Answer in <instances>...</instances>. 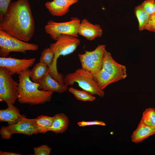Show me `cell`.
Masks as SVG:
<instances>
[{
	"instance_id": "obj_11",
	"label": "cell",
	"mask_w": 155,
	"mask_h": 155,
	"mask_svg": "<svg viewBox=\"0 0 155 155\" xmlns=\"http://www.w3.org/2000/svg\"><path fill=\"white\" fill-rule=\"evenodd\" d=\"M102 30L98 24H94L90 23L86 18L83 19L80 24L78 34L91 41L101 36Z\"/></svg>"
},
{
	"instance_id": "obj_14",
	"label": "cell",
	"mask_w": 155,
	"mask_h": 155,
	"mask_svg": "<svg viewBox=\"0 0 155 155\" xmlns=\"http://www.w3.org/2000/svg\"><path fill=\"white\" fill-rule=\"evenodd\" d=\"M155 134V127L146 125L140 122L131 136V141L135 144L141 143Z\"/></svg>"
},
{
	"instance_id": "obj_26",
	"label": "cell",
	"mask_w": 155,
	"mask_h": 155,
	"mask_svg": "<svg viewBox=\"0 0 155 155\" xmlns=\"http://www.w3.org/2000/svg\"><path fill=\"white\" fill-rule=\"evenodd\" d=\"M141 5L149 15L155 12V1L154 0H146L144 1Z\"/></svg>"
},
{
	"instance_id": "obj_10",
	"label": "cell",
	"mask_w": 155,
	"mask_h": 155,
	"mask_svg": "<svg viewBox=\"0 0 155 155\" xmlns=\"http://www.w3.org/2000/svg\"><path fill=\"white\" fill-rule=\"evenodd\" d=\"M4 35L5 57H7L10 52H20L26 54L27 51H36L38 49V46L37 44L20 40L10 36L5 32Z\"/></svg>"
},
{
	"instance_id": "obj_15",
	"label": "cell",
	"mask_w": 155,
	"mask_h": 155,
	"mask_svg": "<svg viewBox=\"0 0 155 155\" xmlns=\"http://www.w3.org/2000/svg\"><path fill=\"white\" fill-rule=\"evenodd\" d=\"M7 106L6 109L0 110V121L7 122L10 125L17 121L22 115L19 109L13 104Z\"/></svg>"
},
{
	"instance_id": "obj_6",
	"label": "cell",
	"mask_w": 155,
	"mask_h": 155,
	"mask_svg": "<svg viewBox=\"0 0 155 155\" xmlns=\"http://www.w3.org/2000/svg\"><path fill=\"white\" fill-rule=\"evenodd\" d=\"M10 72L0 67V100L7 105L13 104L18 98V83L12 77Z\"/></svg>"
},
{
	"instance_id": "obj_7",
	"label": "cell",
	"mask_w": 155,
	"mask_h": 155,
	"mask_svg": "<svg viewBox=\"0 0 155 155\" xmlns=\"http://www.w3.org/2000/svg\"><path fill=\"white\" fill-rule=\"evenodd\" d=\"M80 22L77 17L71 18L70 21L63 22H58L50 20L45 26V31L55 40L61 34H69L77 37Z\"/></svg>"
},
{
	"instance_id": "obj_18",
	"label": "cell",
	"mask_w": 155,
	"mask_h": 155,
	"mask_svg": "<svg viewBox=\"0 0 155 155\" xmlns=\"http://www.w3.org/2000/svg\"><path fill=\"white\" fill-rule=\"evenodd\" d=\"M49 67L40 62L36 63L30 70V76L32 81L39 83L44 76L49 73Z\"/></svg>"
},
{
	"instance_id": "obj_4",
	"label": "cell",
	"mask_w": 155,
	"mask_h": 155,
	"mask_svg": "<svg viewBox=\"0 0 155 155\" xmlns=\"http://www.w3.org/2000/svg\"><path fill=\"white\" fill-rule=\"evenodd\" d=\"M63 81L68 86L73 85L74 83L77 82L80 87L92 96L96 94L101 97L104 96V91L99 87L93 75L82 68L66 75Z\"/></svg>"
},
{
	"instance_id": "obj_16",
	"label": "cell",
	"mask_w": 155,
	"mask_h": 155,
	"mask_svg": "<svg viewBox=\"0 0 155 155\" xmlns=\"http://www.w3.org/2000/svg\"><path fill=\"white\" fill-rule=\"evenodd\" d=\"M52 125L49 129L56 133H62L68 128L69 120L67 116L63 113H58L53 117Z\"/></svg>"
},
{
	"instance_id": "obj_12",
	"label": "cell",
	"mask_w": 155,
	"mask_h": 155,
	"mask_svg": "<svg viewBox=\"0 0 155 155\" xmlns=\"http://www.w3.org/2000/svg\"><path fill=\"white\" fill-rule=\"evenodd\" d=\"M78 0H53L47 2L45 5L51 15L60 16L68 12L70 6L77 3Z\"/></svg>"
},
{
	"instance_id": "obj_13",
	"label": "cell",
	"mask_w": 155,
	"mask_h": 155,
	"mask_svg": "<svg viewBox=\"0 0 155 155\" xmlns=\"http://www.w3.org/2000/svg\"><path fill=\"white\" fill-rule=\"evenodd\" d=\"M39 89L45 91L62 94L68 89V85L61 84L54 79L48 73L39 83Z\"/></svg>"
},
{
	"instance_id": "obj_9",
	"label": "cell",
	"mask_w": 155,
	"mask_h": 155,
	"mask_svg": "<svg viewBox=\"0 0 155 155\" xmlns=\"http://www.w3.org/2000/svg\"><path fill=\"white\" fill-rule=\"evenodd\" d=\"M102 68L112 77L115 82L125 79L127 76L125 67L116 62L110 53L106 50Z\"/></svg>"
},
{
	"instance_id": "obj_31",
	"label": "cell",
	"mask_w": 155,
	"mask_h": 155,
	"mask_svg": "<svg viewBox=\"0 0 155 155\" xmlns=\"http://www.w3.org/2000/svg\"><path fill=\"white\" fill-rule=\"evenodd\" d=\"M0 155H21L22 154L16 153L0 151Z\"/></svg>"
},
{
	"instance_id": "obj_21",
	"label": "cell",
	"mask_w": 155,
	"mask_h": 155,
	"mask_svg": "<svg viewBox=\"0 0 155 155\" xmlns=\"http://www.w3.org/2000/svg\"><path fill=\"white\" fill-rule=\"evenodd\" d=\"M93 77L99 87L103 90L109 84L115 83L112 77L102 68Z\"/></svg>"
},
{
	"instance_id": "obj_27",
	"label": "cell",
	"mask_w": 155,
	"mask_h": 155,
	"mask_svg": "<svg viewBox=\"0 0 155 155\" xmlns=\"http://www.w3.org/2000/svg\"><path fill=\"white\" fill-rule=\"evenodd\" d=\"M11 0H0V21L7 13Z\"/></svg>"
},
{
	"instance_id": "obj_5",
	"label": "cell",
	"mask_w": 155,
	"mask_h": 155,
	"mask_svg": "<svg viewBox=\"0 0 155 155\" xmlns=\"http://www.w3.org/2000/svg\"><path fill=\"white\" fill-rule=\"evenodd\" d=\"M39 133L35 124L34 119H29L24 115L17 121L7 126H2L0 134L3 139L9 140L14 133H21L30 136Z\"/></svg>"
},
{
	"instance_id": "obj_28",
	"label": "cell",
	"mask_w": 155,
	"mask_h": 155,
	"mask_svg": "<svg viewBox=\"0 0 155 155\" xmlns=\"http://www.w3.org/2000/svg\"><path fill=\"white\" fill-rule=\"evenodd\" d=\"M51 148L45 145H42L39 146L34 148V155H49Z\"/></svg>"
},
{
	"instance_id": "obj_25",
	"label": "cell",
	"mask_w": 155,
	"mask_h": 155,
	"mask_svg": "<svg viewBox=\"0 0 155 155\" xmlns=\"http://www.w3.org/2000/svg\"><path fill=\"white\" fill-rule=\"evenodd\" d=\"M69 92L73 94L78 100L83 101L94 100L96 98L85 90H80L72 87L69 89Z\"/></svg>"
},
{
	"instance_id": "obj_22",
	"label": "cell",
	"mask_w": 155,
	"mask_h": 155,
	"mask_svg": "<svg viewBox=\"0 0 155 155\" xmlns=\"http://www.w3.org/2000/svg\"><path fill=\"white\" fill-rule=\"evenodd\" d=\"M105 45H98L94 50L90 51L92 60L98 66L102 69Z\"/></svg>"
},
{
	"instance_id": "obj_24",
	"label": "cell",
	"mask_w": 155,
	"mask_h": 155,
	"mask_svg": "<svg viewBox=\"0 0 155 155\" xmlns=\"http://www.w3.org/2000/svg\"><path fill=\"white\" fill-rule=\"evenodd\" d=\"M55 54L51 47L44 49L41 53L39 61L46 65L49 68V70L52 67L54 61Z\"/></svg>"
},
{
	"instance_id": "obj_19",
	"label": "cell",
	"mask_w": 155,
	"mask_h": 155,
	"mask_svg": "<svg viewBox=\"0 0 155 155\" xmlns=\"http://www.w3.org/2000/svg\"><path fill=\"white\" fill-rule=\"evenodd\" d=\"M54 120L53 117L40 115L34 119V121L38 133H45L49 131L52 126Z\"/></svg>"
},
{
	"instance_id": "obj_2",
	"label": "cell",
	"mask_w": 155,
	"mask_h": 155,
	"mask_svg": "<svg viewBox=\"0 0 155 155\" xmlns=\"http://www.w3.org/2000/svg\"><path fill=\"white\" fill-rule=\"evenodd\" d=\"M30 70L28 69L18 75V101L21 104L32 105L44 104L50 101L53 92L39 89V84L30 80Z\"/></svg>"
},
{
	"instance_id": "obj_17",
	"label": "cell",
	"mask_w": 155,
	"mask_h": 155,
	"mask_svg": "<svg viewBox=\"0 0 155 155\" xmlns=\"http://www.w3.org/2000/svg\"><path fill=\"white\" fill-rule=\"evenodd\" d=\"M78 57L82 68L91 73L93 76L102 69L92 60L90 51H86L84 53L79 54Z\"/></svg>"
},
{
	"instance_id": "obj_23",
	"label": "cell",
	"mask_w": 155,
	"mask_h": 155,
	"mask_svg": "<svg viewBox=\"0 0 155 155\" xmlns=\"http://www.w3.org/2000/svg\"><path fill=\"white\" fill-rule=\"evenodd\" d=\"M140 122L148 126L155 127V109H146L143 112Z\"/></svg>"
},
{
	"instance_id": "obj_3",
	"label": "cell",
	"mask_w": 155,
	"mask_h": 155,
	"mask_svg": "<svg viewBox=\"0 0 155 155\" xmlns=\"http://www.w3.org/2000/svg\"><path fill=\"white\" fill-rule=\"evenodd\" d=\"M56 42L50 44V47L55 54L53 65L49 73L55 80L63 84L62 74L59 73L57 68V61L61 55L65 56L73 53L80 44V40L77 37L67 34H61L57 38Z\"/></svg>"
},
{
	"instance_id": "obj_32",
	"label": "cell",
	"mask_w": 155,
	"mask_h": 155,
	"mask_svg": "<svg viewBox=\"0 0 155 155\" xmlns=\"http://www.w3.org/2000/svg\"><path fill=\"white\" fill-rule=\"evenodd\" d=\"M67 0V1H71V0Z\"/></svg>"
},
{
	"instance_id": "obj_20",
	"label": "cell",
	"mask_w": 155,
	"mask_h": 155,
	"mask_svg": "<svg viewBox=\"0 0 155 155\" xmlns=\"http://www.w3.org/2000/svg\"><path fill=\"white\" fill-rule=\"evenodd\" d=\"M134 12L138 22L139 30L146 29L150 15L146 11L141 5L135 7Z\"/></svg>"
},
{
	"instance_id": "obj_29",
	"label": "cell",
	"mask_w": 155,
	"mask_h": 155,
	"mask_svg": "<svg viewBox=\"0 0 155 155\" xmlns=\"http://www.w3.org/2000/svg\"><path fill=\"white\" fill-rule=\"evenodd\" d=\"M77 124L80 127L92 125H100L103 126L106 125V124L103 122L96 120L88 121H82L78 122Z\"/></svg>"
},
{
	"instance_id": "obj_8",
	"label": "cell",
	"mask_w": 155,
	"mask_h": 155,
	"mask_svg": "<svg viewBox=\"0 0 155 155\" xmlns=\"http://www.w3.org/2000/svg\"><path fill=\"white\" fill-rule=\"evenodd\" d=\"M35 58L18 59L11 57H0V67L4 68L11 75L19 74L22 71L31 67L35 61Z\"/></svg>"
},
{
	"instance_id": "obj_1",
	"label": "cell",
	"mask_w": 155,
	"mask_h": 155,
	"mask_svg": "<svg viewBox=\"0 0 155 155\" xmlns=\"http://www.w3.org/2000/svg\"><path fill=\"white\" fill-rule=\"evenodd\" d=\"M34 21L28 0L11 3L8 11L0 21V30L20 40L28 42L34 34Z\"/></svg>"
},
{
	"instance_id": "obj_30",
	"label": "cell",
	"mask_w": 155,
	"mask_h": 155,
	"mask_svg": "<svg viewBox=\"0 0 155 155\" xmlns=\"http://www.w3.org/2000/svg\"><path fill=\"white\" fill-rule=\"evenodd\" d=\"M146 29L149 31L155 32V12L150 15Z\"/></svg>"
}]
</instances>
